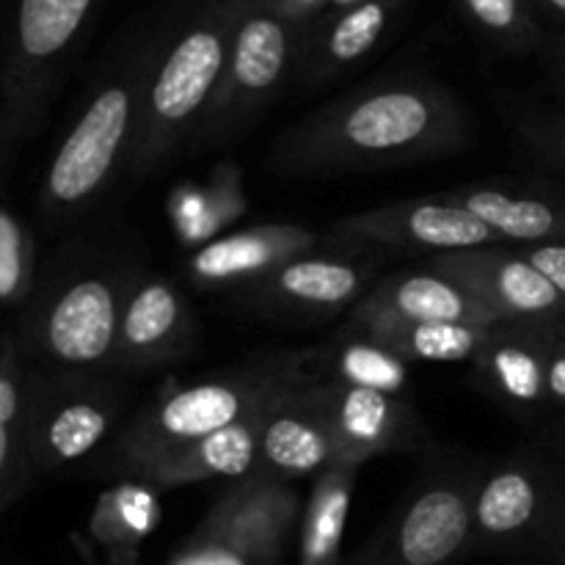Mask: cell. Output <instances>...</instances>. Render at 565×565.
<instances>
[{"instance_id": "cell-17", "label": "cell", "mask_w": 565, "mask_h": 565, "mask_svg": "<svg viewBox=\"0 0 565 565\" xmlns=\"http://www.w3.org/2000/svg\"><path fill=\"white\" fill-rule=\"evenodd\" d=\"M340 461L334 425L326 408L320 381L298 384L265 408L259 467L285 480L318 478L326 467Z\"/></svg>"}, {"instance_id": "cell-23", "label": "cell", "mask_w": 565, "mask_h": 565, "mask_svg": "<svg viewBox=\"0 0 565 565\" xmlns=\"http://www.w3.org/2000/svg\"><path fill=\"white\" fill-rule=\"evenodd\" d=\"M39 367L17 351L11 334L0 351V508L9 511L39 480L31 450V403Z\"/></svg>"}, {"instance_id": "cell-29", "label": "cell", "mask_w": 565, "mask_h": 565, "mask_svg": "<svg viewBox=\"0 0 565 565\" xmlns=\"http://www.w3.org/2000/svg\"><path fill=\"white\" fill-rule=\"evenodd\" d=\"M463 17L486 39L505 50H533L541 42L533 0H458Z\"/></svg>"}, {"instance_id": "cell-26", "label": "cell", "mask_w": 565, "mask_h": 565, "mask_svg": "<svg viewBox=\"0 0 565 565\" xmlns=\"http://www.w3.org/2000/svg\"><path fill=\"white\" fill-rule=\"evenodd\" d=\"M359 463L334 461L315 478L298 530V565H337L351 516Z\"/></svg>"}, {"instance_id": "cell-22", "label": "cell", "mask_w": 565, "mask_h": 565, "mask_svg": "<svg viewBox=\"0 0 565 565\" xmlns=\"http://www.w3.org/2000/svg\"><path fill=\"white\" fill-rule=\"evenodd\" d=\"M265 408L254 412L252 417L241 419V423L230 425V428L218 430V434H210L204 439H196L191 445H182L177 450L166 452L158 461L147 463L141 472L132 475L130 483L149 491H169L215 478H248L259 467V439H263Z\"/></svg>"}, {"instance_id": "cell-3", "label": "cell", "mask_w": 565, "mask_h": 565, "mask_svg": "<svg viewBox=\"0 0 565 565\" xmlns=\"http://www.w3.org/2000/svg\"><path fill=\"white\" fill-rule=\"evenodd\" d=\"M138 265L92 246H70L39 276L9 331L39 370H105L119 340L121 307Z\"/></svg>"}, {"instance_id": "cell-13", "label": "cell", "mask_w": 565, "mask_h": 565, "mask_svg": "<svg viewBox=\"0 0 565 565\" xmlns=\"http://www.w3.org/2000/svg\"><path fill=\"white\" fill-rule=\"evenodd\" d=\"M199 320L185 290L163 274L138 268L121 307L114 375H141L191 356Z\"/></svg>"}, {"instance_id": "cell-7", "label": "cell", "mask_w": 565, "mask_h": 565, "mask_svg": "<svg viewBox=\"0 0 565 565\" xmlns=\"http://www.w3.org/2000/svg\"><path fill=\"white\" fill-rule=\"evenodd\" d=\"M307 22L285 0H252L237 25L224 81L199 121L185 154L215 152L237 141L265 108L296 81Z\"/></svg>"}, {"instance_id": "cell-24", "label": "cell", "mask_w": 565, "mask_h": 565, "mask_svg": "<svg viewBox=\"0 0 565 565\" xmlns=\"http://www.w3.org/2000/svg\"><path fill=\"white\" fill-rule=\"evenodd\" d=\"M447 196L483 221L502 246L565 241V202L500 185H467Z\"/></svg>"}, {"instance_id": "cell-2", "label": "cell", "mask_w": 565, "mask_h": 565, "mask_svg": "<svg viewBox=\"0 0 565 565\" xmlns=\"http://www.w3.org/2000/svg\"><path fill=\"white\" fill-rule=\"evenodd\" d=\"M169 22L163 17L127 33L94 72L39 185V213L50 232L75 226L97 207L116 174L127 171L149 72Z\"/></svg>"}, {"instance_id": "cell-14", "label": "cell", "mask_w": 565, "mask_h": 565, "mask_svg": "<svg viewBox=\"0 0 565 565\" xmlns=\"http://www.w3.org/2000/svg\"><path fill=\"white\" fill-rule=\"evenodd\" d=\"M555 318H511L494 323L472 362V379L480 392L533 430L550 417L546 359Z\"/></svg>"}, {"instance_id": "cell-20", "label": "cell", "mask_w": 565, "mask_h": 565, "mask_svg": "<svg viewBox=\"0 0 565 565\" xmlns=\"http://www.w3.org/2000/svg\"><path fill=\"white\" fill-rule=\"evenodd\" d=\"M406 0H364L345 11L318 17L307 28L296 83L301 88H320L348 70L362 64L386 39Z\"/></svg>"}, {"instance_id": "cell-11", "label": "cell", "mask_w": 565, "mask_h": 565, "mask_svg": "<svg viewBox=\"0 0 565 565\" xmlns=\"http://www.w3.org/2000/svg\"><path fill=\"white\" fill-rule=\"evenodd\" d=\"M125 401V384L105 370H39L31 403L39 478L92 456L119 423Z\"/></svg>"}, {"instance_id": "cell-12", "label": "cell", "mask_w": 565, "mask_h": 565, "mask_svg": "<svg viewBox=\"0 0 565 565\" xmlns=\"http://www.w3.org/2000/svg\"><path fill=\"white\" fill-rule=\"evenodd\" d=\"M373 263L353 254L309 252L232 290L241 307L265 318L326 320L373 290Z\"/></svg>"}, {"instance_id": "cell-5", "label": "cell", "mask_w": 565, "mask_h": 565, "mask_svg": "<svg viewBox=\"0 0 565 565\" xmlns=\"http://www.w3.org/2000/svg\"><path fill=\"white\" fill-rule=\"evenodd\" d=\"M298 384H309L301 351H287L166 392L132 414L97 458L92 475L130 483L147 463L252 417Z\"/></svg>"}, {"instance_id": "cell-15", "label": "cell", "mask_w": 565, "mask_h": 565, "mask_svg": "<svg viewBox=\"0 0 565 565\" xmlns=\"http://www.w3.org/2000/svg\"><path fill=\"white\" fill-rule=\"evenodd\" d=\"M331 235L373 246L406 248V252H467V248L502 246L500 237L447 193L406 199L345 215L331 226Z\"/></svg>"}, {"instance_id": "cell-25", "label": "cell", "mask_w": 565, "mask_h": 565, "mask_svg": "<svg viewBox=\"0 0 565 565\" xmlns=\"http://www.w3.org/2000/svg\"><path fill=\"white\" fill-rule=\"evenodd\" d=\"M301 359L309 384L334 381V384L403 395L408 386V375H412V364L403 362L390 348H384L353 323H348L340 334L326 340L323 345L303 348Z\"/></svg>"}, {"instance_id": "cell-35", "label": "cell", "mask_w": 565, "mask_h": 565, "mask_svg": "<svg viewBox=\"0 0 565 565\" xmlns=\"http://www.w3.org/2000/svg\"><path fill=\"white\" fill-rule=\"evenodd\" d=\"M359 3H364V0H323V9H320V17L334 14V11H345V9H351V6H359Z\"/></svg>"}, {"instance_id": "cell-27", "label": "cell", "mask_w": 565, "mask_h": 565, "mask_svg": "<svg viewBox=\"0 0 565 565\" xmlns=\"http://www.w3.org/2000/svg\"><path fill=\"white\" fill-rule=\"evenodd\" d=\"M356 329L367 331L373 340L390 348L403 362L434 364H472L489 337L491 326L478 323H425V320H351Z\"/></svg>"}, {"instance_id": "cell-28", "label": "cell", "mask_w": 565, "mask_h": 565, "mask_svg": "<svg viewBox=\"0 0 565 565\" xmlns=\"http://www.w3.org/2000/svg\"><path fill=\"white\" fill-rule=\"evenodd\" d=\"M36 246L31 226L11 207L0 210V301L22 309L36 287Z\"/></svg>"}, {"instance_id": "cell-6", "label": "cell", "mask_w": 565, "mask_h": 565, "mask_svg": "<svg viewBox=\"0 0 565 565\" xmlns=\"http://www.w3.org/2000/svg\"><path fill=\"white\" fill-rule=\"evenodd\" d=\"M103 0H17L0 70L3 160L42 127Z\"/></svg>"}, {"instance_id": "cell-31", "label": "cell", "mask_w": 565, "mask_h": 565, "mask_svg": "<svg viewBox=\"0 0 565 565\" xmlns=\"http://www.w3.org/2000/svg\"><path fill=\"white\" fill-rule=\"evenodd\" d=\"M546 406H550L546 423L565 414V315H557L552 323L550 359H546Z\"/></svg>"}, {"instance_id": "cell-8", "label": "cell", "mask_w": 565, "mask_h": 565, "mask_svg": "<svg viewBox=\"0 0 565 565\" xmlns=\"http://www.w3.org/2000/svg\"><path fill=\"white\" fill-rule=\"evenodd\" d=\"M469 544L565 557V461L539 445L483 461Z\"/></svg>"}, {"instance_id": "cell-18", "label": "cell", "mask_w": 565, "mask_h": 565, "mask_svg": "<svg viewBox=\"0 0 565 565\" xmlns=\"http://www.w3.org/2000/svg\"><path fill=\"white\" fill-rule=\"evenodd\" d=\"M428 268L456 279L508 320L565 315V298L511 246L434 254Z\"/></svg>"}, {"instance_id": "cell-21", "label": "cell", "mask_w": 565, "mask_h": 565, "mask_svg": "<svg viewBox=\"0 0 565 565\" xmlns=\"http://www.w3.org/2000/svg\"><path fill=\"white\" fill-rule=\"evenodd\" d=\"M425 320V323H502L497 309L480 301L472 290L458 285L450 276L428 268L403 270V274L381 279L356 307L351 320Z\"/></svg>"}, {"instance_id": "cell-19", "label": "cell", "mask_w": 565, "mask_h": 565, "mask_svg": "<svg viewBox=\"0 0 565 565\" xmlns=\"http://www.w3.org/2000/svg\"><path fill=\"white\" fill-rule=\"evenodd\" d=\"M320 237L298 224H259L210 237L188 257V279L202 290H237L301 254L318 252Z\"/></svg>"}, {"instance_id": "cell-34", "label": "cell", "mask_w": 565, "mask_h": 565, "mask_svg": "<svg viewBox=\"0 0 565 565\" xmlns=\"http://www.w3.org/2000/svg\"><path fill=\"white\" fill-rule=\"evenodd\" d=\"M535 9H544L546 14L557 17V20L565 22V0H533Z\"/></svg>"}, {"instance_id": "cell-9", "label": "cell", "mask_w": 565, "mask_h": 565, "mask_svg": "<svg viewBox=\"0 0 565 565\" xmlns=\"http://www.w3.org/2000/svg\"><path fill=\"white\" fill-rule=\"evenodd\" d=\"M483 461L436 456L345 565H447L472 541Z\"/></svg>"}, {"instance_id": "cell-10", "label": "cell", "mask_w": 565, "mask_h": 565, "mask_svg": "<svg viewBox=\"0 0 565 565\" xmlns=\"http://www.w3.org/2000/svg\"><path fill=\"white\" fill-rule=\"evenodd\" d=\"M301 516L296 483L257 467L248 478L232 480L196 524L185 555L226 565H279Z\"/></svg>"}, {"instance_id": "cell-4", "label": "cell", "mask_w": 565, "mask_h": 565, "mask_svg": "<svg viewBox=\"0 0 565 565\" xmlns=\"http://www.w3.org/2000/svg\"><path fill=\"white\" fill-rule=\"evenodd\" d=\"M248 3L252 0H199L171 17L149 72L127 177L149 180L185 154L224 81L237 25Z\"/></svg>"}, {"instance_id": "cell-16", "label": "cell", "mask_w": 565, "mask_h": 565, "mask_svg": "<svg viewBox=\"0 0 565 565\" xmlns=\"http://www.w3.org/2000/svg\"><path fill=\"white\" fill-rule=\"evenodd\" d=\"M326 408L334 425L342 461L364 467L390 452H417L425 447V425L403 395L364 386L320 381Z\"/></svg>"}, {"instance_id": "cell-1", "label": "cell", "mask_w": 565, "mask_h": 565, "mask_svg": "<svg viewBox=\"0 0 565 565\" xmlns=\"http://www.w3.org/2000/svg\"><path fill=\"white\" fill-rule=\"evenodd\" d=\"M467 105L425 75H386L287 125L268 149L281 177H340L450 158L472 143Z\"/></svg>"}, {"instance_id": "cell-30", "label": "cell", "mask_w": 565, "mask_h": 565, "mask_svg": "<svg viewBox=\"0 0 565 565\" xmlns=\"http://www.w3.org/2000/svg\"><path fill=\"white\" fill-rule=\"evenodd\" d=\"M519 138L546 163L565 169V119L557 116H527L516 125Z\"/></svg>"}, {"instance_id": "cell-33", "label": "cell", "mask_w": 565, "mask_h": 565, "mask_svg": "<svg viewBox=\"0 0 565 565\" xmlns=\"http://www.w3.org/2000/svg\"><path fill=\"white\" fill-rule=\"evenodd\" d=\"M533 445H539L541 450L552 452V456L565 461V414L563 417L550 419L546 425H541V428L535 430Z\"/></svg>"}, {"instance_id": "cell-32", "label": "cell", "mask_w": 565, "mask_h": 565, "mask_svg": "<svg viewBox=\"0 0 565 565\" xmlns=\"http://www.w3.org/2000/svg\"><path fill=\"white\" fill-rule=\"evenodd\" d=\"M530 265L541 270L546 281L565 298V241L533 243V246H513Z\"/></svg>"}]
</instances>
